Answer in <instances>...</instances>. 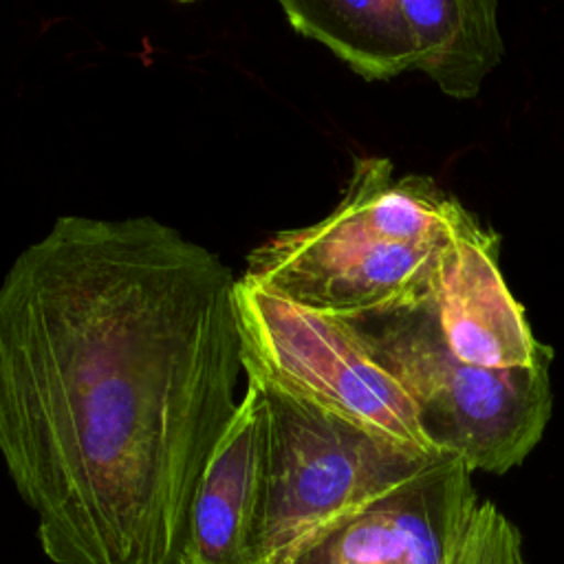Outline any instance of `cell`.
I'll return each instance as SVG.
<instances>
[{
  "mask_svg": "<svg viewBox=\"0 0 564 564\" xmlns=\"http://www.w3.org/2000/svg\"><path fill=\"white\" fill-rule=\"evenodd\" d=\"M476 225L432 178L397 176L390 159L364 156L324 218L253 247L242 280L335 317L419 306L432 300L449 247Z\"/></svg>",
  "mask_w": 564,
  "mask_h": 564,
  "instance_id": "cell-2",
  "label": "cell"
},
{
  "mask_svg": "<svg viewBox=\"0 0 564 564\" xmlns=\"http://www.w3.org/2000/svg\"><path fill=\"white\" fill-rule=\"evenodd\" d=\"M247 381L238 278L152 216L66 214L0 282V458L53 564H178Z\"/></svg>",
  "mask_w": 564,
  "mask_h": 564,
  "instance_id": "cell-1",
  "label": "cell"
},
{
  "mask_svg": "<svg viewBox=\"0 0 564 564\" xmlns=\"http://www.w3.org/2000/svg\"><path fill=\"white\" fill-rule=\"evenodd\" d=\"M238 311L247 366L260 377L364 427L432 452L412 403L370 359L346 319L302 308L242 278Z\"/></svg>",
  "mask_w": 564,
  "mask_h": 564,
  "instance_id": "cell-6",
  "label": "cell"
},
{
  "mask_svg": "<svg viewBox=\"0 0 564 564\" xmlns=\"http://www.w3.org/2000/svg\"><path fill=\"white\" fill-rule=\"evenodd\" d=\"M403 9L416 37V70L452 99L476 97L505 55L498 2L403 0Z\"/></svg>",
  "mask_w": 564,
  "mask_h": 564,
  "instance_id": "cell-10",
  "label": "cell"
},
{
  "mask_svg": "<svg viewBox=\"0 0 564 564\" xmlns=\"http://www.w3.org/2000/svg\"><path fill=\"white\" fill-rule=\"evenodd\" d=\"M280 9L300 35L326 46L368 82L416 70V37L403 0H286Z\"/></svg>",
  "mask_w": 564,
  "mask_h": 564,
  "instance_id": "cell-9",
  "label": "cell"
},
{
  "mask_svg": "<svg viewBox=\"0 0 564 564\" xmlns=\"http://www.w3.org/2000/svg\"><path fill=\"white\" fill-rule=\"evenodd\" d=\"M471 474L438 454L315 533L289 564H527L518 527L476 491Z\"/></svg>",
  "mask_w": 564,
  "mask_h": 564,
  "instance_id": "cell-5",
  "label": "cell"
},
{
  "mask_svg": "<svg viewBox=\"0 0 564 564\" xmlns=\"http://www.w3.org/2000/svg\"><path fill=\"white\" fill-rule=\"evenodd\" d=\"M251 372L260 381L267 419L256 564H289L315 533L438 456L364 427Z\"/></svg>",
  "mask_w": 564,
  "mask_h": 564,
  "instance_id": "cell-4",
  "label": "cell"
},
{
  "mask_svg": "<svg viewBox=\"0 0 564 564\" xmlns=\"http://www.w3.org/2000/svg\"><path fill=\"white\" fill-rule=\"evenodd\" d=\"M432 308L445 348L460 361L491 368H551L542 344L498 267V236L480 223L449 247Z\"/></svg>",
  "mask_w": 564,
  "mask_h": 564,
  "instance_id": "cell-7",
  "label": "cell"
},
{
  "mask_svg": "<svg viewBox=\"0 0 564 564\" xmlns=\"http://www.w3.org/2000/svg\"><path fill=\"white\" fill-rule=\"evenodd\" d=\"M341 319L408 397L434 454L505 474L542 441L553 410L549 366L491 370L456 359L430 300Z\"/></svg>",
  "mask_w": 564,
  "mask_h": 564,
  "instance_id": "cell-3",
  "label": "cell"
},
{
  "mask_svg": "<svg viewBox=\"0 0 564 564\" xmlns=\"http://www.w3.org/2000/svg\"><path fill=\"white\" fill-rule=\"evenodd\" d=\"M264 458V397L247 368L242 401L194 494L178 564H256Z\"/></svg>",
  "mask_w": 564,
  "mask_h": 564,
  "instance_id": "cell-8",
  "label": "cell"
}]
</instances>
